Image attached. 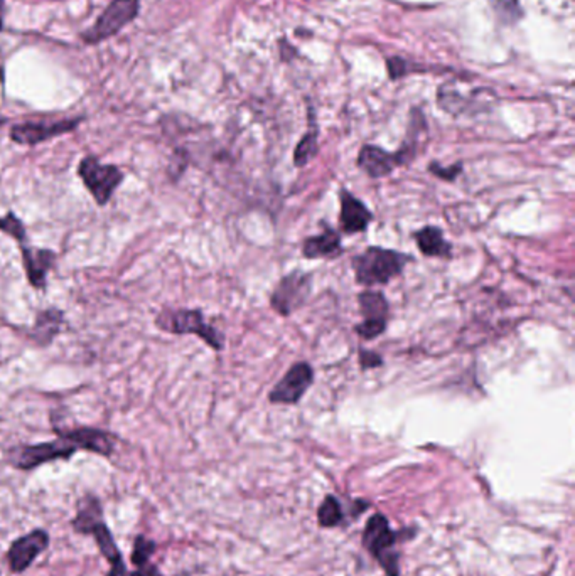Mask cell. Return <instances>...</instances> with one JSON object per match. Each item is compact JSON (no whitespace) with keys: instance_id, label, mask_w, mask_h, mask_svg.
I'll return each mask as SVG.
<instances>
[{"instance_id":"1","label":"cell","mask_w":575,"mask_h":576,"mask_svg":"<svg viewBox=\"0 0 575 576\" xmlns=\"http://www.w3.org/2000/svg\"><path fill=\"white\" fill-rule=\"evenodd\" d=\"M412 261L410 254L387 250L382 246H368L363 253L351 260L355 280L361 287H383L400 276Z\"/></svg>"},{"instance_id":"2","label":"cell","mask_w":575,"mask_h":576,"mask_svg":"<svg viewBox=\"0 0 575 576\" xmlns=\"http://www.w3.org/2000/svg\"><path fill=\"white\" fill-rule=\"evenodd\" d=\"M400 531H393L389 519L380 512L373 514L365 525L363 546L387 576H400Z\"/></svg>"},{"instance_id":"3","label":"cell","mask_w":575,"mask_h":576,"mask_svg":"<svg viewBox=\"0 0 575 576\" xmlns=\"http://www.w3.org/2000/svg\"><path fill=\"white\" fill-rule=\"evenodd\" d=\"M157 327L161 331L172 332V334H193L203 339L209 347L215 351H221L224 347V338L218 329H215L211 323H206L201 310H166L157 317Z\"/></svg>"},{"instance_id":"4","label":"cell","mask_w":575,"mask_h":576,"mask_svg":"<svg viewBox=\"0 0 575 576\" xmlns=\"http://www.w3.org/2000/svg\"><path fill=\"white\" fill-rule=\"evenodd\" d=\"M312 293V275L295 270L282 276L273 288L271 307L282 317H288L307 304Z\"/></svg>"},{"instance_id":"5","label":"cell","mask_w":575,"mask_h":576,"mask_svg":"<svg viewBox=\"0 0 575 576\" xmlns=\"http://www.w3.org/2000/svg\"><path fill=\"white\" fill-rule=\"evenodd\" d=\"M78 175L82 177L93 199L100 206H105L112 199L114 192L123 181V172L117 166L102 164L97 157H85L80 162Z\"/></svg>"},{"instance_id":"6","label":"cell","mask_w":575,"mask_h":576,"mask_svg":"<svg viewBox=\"0 0 575 576\" xmlns=\"http://www.w3.org/2000/svg\"><path fill=\"white\" fill-rule=\"evenodd\" d=\"M140 2L138 0H114L97 22L83 33V41L88 44L103 43L130 24L138 16Z\"/></svg>"},{"instance_id":"7","label":"cell","mask_w":575,"mask_h":576,"mask_svg":"<svg viewBox=\"0 0 575 576\" xmlns=\"http://www.w3.org/2000/svg\"><path fill=\"white\" fill-rule=\"evenodd\" d=\"M78 450H80L78 445L69 437L68 433L59 430L58 440L44 441V443L16 448L12 452V463L22 471H31V469L39 467L43 463H48L51 460L69 458Z\"/></svg>"},{"instance_id":"8","label":"cell","mask_w":575,"mask_h":576,"mask_svg":"<svg viewBox=\"0 0 575 576\" xmlns=\"http://www.w3.org/2000/svg\"><path fill=\"white\" fill-rule=\"evenodd\" d=\"M358 306L363 321L355 325V332L363 340H373L385 334L389 327V300L382 292L365 290L358 295Z\"/></svg>"},{"instance_id":"9","label":"cell","mask_w":575,"mask_h":576,"mask_svg":"<svg viewBox=\"0 0 575 576\" xmlns=\"http://www.w3.org/2000/svg\"><path fill=\"white\" fill-rule=\"evenodd\" d=\"M415 151L408 145H404L397 152H387L378 145H363L358 153L356 166L363 170L372 179L387 177L393 170L412 160Z\"/></svg>"},{"instance_id":"10","label":"cell","mask_w":575,"mask_h":576,"mask_svg":"<svg viewBox=\"0 0 575 576\" xmlns=\"http://www.w3.org/2000/svg\"><path fill=\"white\" fill-rule=\"evenodd\" d=\"M314 383V370L309 362H295L272 388L269 401L273 405H297Z\"/></svg>"},{"instance_id":"11","label":"cell","mask_w":575,"mask_h":576,"mask_svg":"<svg viewBox=\"0 0 575 576\" xmlns=\"http://www.w3.org/2000/svg\"><path fill=\"white\" fill-rule=\"evenodd\" d=\"M339 228L344 235H358L365 233L372 224L373 213L366 204L353 196L348 189H341L339 192Z\"/></svg>"},{"instance_id":"12","label":"cell","mask_w":575,"mask_h":576,"mask_svg":"<svg viewBox=\"0 0 575 576\" xmlns=\"http://www.w3.org/2000/svg\"><path fill=\"white\" fill-rule=\"evenodd\" d=\"M80 119L59 120L54 123H22L11 130V138L20 145H37L52 136H65L80 125Z\"/></svg>"},{"instance_id":"13","label":"cell","mask_w":575,"mask_h":576,"mask_svg":"<svg viewBox=\"0 0 575 576\" xmlns=\"http://www.w3.org/2000/svg\"><path fill=\"white\" fill-rule=\"evenodd\" d=\"M50 546V536L43 529H35L33 533L22 536L18 541L12 542L7 559L11 564V570L16 573H22L28 570L46 548Z\"/></svg>"},{"instance_id":"14","label":"cell","mask_w":575,"mask_h":576,"mask_svg":"<svg viewBox=\"0 0 575 576\" xmlns=\"http://www.w3.org/2000/svg\"><path fill=\"white\" fill-rule=\"evenodd\" d=\"M22 263L28 273V280L31 282L33 287L41 290L46 288V280L48 273L54 265L56 254L51 250H43V248H33V246H22Z\"/></svg>"},{"instance_id":"15","label":"cell","mask_w":575,"mask_h":576,"mask_svg":"<svg viewBox=\"0 0 575 576\" xmlns=\"http://www.w3.org/2000/svg\"><path fill=\"white\" fill-rule=\"evenodd\" d=\"M303 254L307 260H336L343 254V243L338 231L324 224L322 233L316 237H305Z\"/></svg>"},{"instance_id":"16","label":"cell","mask_w":575,"mask_h":576,"mask_svg":"<svg viewBox=\"0 0 575 576\" xmlns=\"http://www.w3.org/2000/svg\"><path fill=\"white\" fill-rule=\"evenodd\" d=\"M69 437L78 445L80 450H88L98 455H112L115 448V437L98 430V428H90V426H80L75 430L67 432Z\"/></svg>"},{"instance_id":"17","label":"cell","mask_w":575,"mask_h":576,"mask_svg":"<svg viewBox=\"0 0 575 576\" xmlns=\"http://www.w3.org/2000/svg\"><path fill=\"white\" fill-rule=\"evenodd\" d=\"M414 239L423 256L429 258H451L453 245L444 237L437 226H425L414 233Z\"/></svg>"},{"instance_id":"18","label":"cell","mask_w":575,"mask_h":576,"mask_svg":"<svg viewBox=\"0 0 575 576\" xmlns=\"http://www.w3.org/2000/svg\"><path fill=\"white\" fill-rule=\"evenodd\" d=\"M63 321H65L63 312L56 308H48L37 315L35 327L29 332V338L41 346H48L61 331Z\"/></svg>"},{"instance_id":"19","label":"cell","mask_w":575,"mask_h":576,"mask_svg":"<svg viewBox=\"0 0 575 576\" xmlns=\"http://www.w3.org/2000/svg\"><path fill=\"white\" fill-rule=\"evenodd\" d=\"M309 120H311V128L301 138V142L297 144L295 152H294V164H295V167H305L318 155V151H319V145H318V127L314 123L312 112L309 115Z\"/></svg>"},{"instance_id":"20","label":"cell","mask_w":575,"mask_h":576,"mask_svg":"<svg viewBox=\"0 0 575 576\" xmlns=\"http://www.w3.org/2000/svg\"><path fill=\"white\" fill-rule=\"evenodd\" d=\"M88 534H93L95 536V540H97V544H98L103 557L110 561V564H117V563L123 561L122 555H120L119 548H117V544L114 541V536H112L110 529L103 523V519L93 525Z\"/></svg>"},{"instance_id":"21","label":"cell","mask_w":575,"mask_h":576,"mask_svg":"<svg viewBox=\"0 0 575 576\" xmlns=\"http://www.w3.org/2000/svg\"><path fill=\"white\" fill-rule=\"evenodd\" d=\"M343 521H344V512L338 497L333 494L326 495L318 509V523L321 527L329 529V527H338Z\"/></svg>"},{"instance_id":"22","label":"cell","mask_w":575,"mask_h":576,"mask_svg":"<svg viewBox=\"0 0 575 576\" xmlns=\"http://www.w3.org/2000/svg\"><path fill=\"white\" fill-rule=\"evenodd\" d=\"M490 2L496 18L505 24H515L524 16L518 0H490Z\"/></svg>"},{"instance_id":"23","label":"cell","mask_w":575,"mask_h":576,"mask_svg":"<svg viewBox=\"0 0 575 576\" xmlns=\"http://www.w3.org/2000/svg\"><path fill=\"white\" fill-rule=\"evenodd\" d=\"M155 544L151 540H146L144 536H137L136 542H134V553H132V561L136 566L146 564L149 563V559L153 557Z\"/></svg>"},{"instance_id":"24","label":"cell","mask_w":575,"mask_h":576,"mask_svg":"<svg viewBox=\"0 0 575 576\" xmlns=\"http://www.w3.org/2000/svg\"><path fill=\"white\" fill-rule=\"evenodd\" d=\"M0 231H4L9 237H16L18 241H22L26 237V228L22 221L12 213H9L5 218H0Z\"/></svg>"},{"instance_id":"25","label":"cell","mask_w":575,"mask_h":576,"mask_svg":"<svg viewBox=\"0 0 575 576\" xmlns=\"http://www.w3.org/2000/svg\"><path fill=\"white\" fill-rule=\"evenodd\" d=\"M429 170L439 177V179H444L447 183H453L456 181L457 177L462 174V164H456V166H449V167H444V166H439L437 162H432L429 166Z\"/></svg>"},{"instance_id":"26","label":"cell","mask_w":575,"mask_h":576,"mask_svg":"<svg viewBox=\"0 0 575 576\" xmlns=\"http://www.w3.org/2000/svg\"><path fill=\"white\" fill-rule=\"evenodd\" d=\"M382 366H383V359H382V356L378 353L366 351V349H359V368L363 371L376 370V368H382Z\"/></svg>"},{"instance_id":"27","label":"cell","mask_w":575,"mask_h":576,"mask_svg":"<svg viewBox=\"0 0 575 576\" xmlns=\"http://www.w3.org/2000/svg\"><path fill=\"white\" fill-rule=\"evenodd\" d=\"M130 576H162L159 573V570L154 566L153 563H146V564H140L137 566L136 573H132Z\"/></svg>"},{"instance_id":"28","label":"cell","mask_w":575,"mask_h":576,"mask_svg":"<svg viewBox=\"0 0 575 576\" xmlns=\"http://www.w3.org/2000/svg\"><path fill=\"white\" fill-rule=\"evenodd\" d=\"M106 576H127V568H125L123 561L117 563V564H112V570L108 572Z\"/></svg>"},{"instance_id":"29","label":"cell","mask_w":575,"mask_h":576,"mask_svg":"<svg viewBox=\"0 0 575 576\" xmlns=\"http://www.w3.org/2000/svg\"><path fill=\"white\" fill-rule=\"evenodd\" d=\"M4 27V0H0V31Z\"/></svg>"},{"instance_id":"30","label":"cell","mask_w":575,"mask_h":576,"mask_svg":"<svg viewBox=\"0 0 575 576\" xmlns=\"http://www.w3.org/2000/svg\"><path fill=\"white\" fill-rule=\"evenodd\" d=\"M4 121H5V119H4V117H2V115H0V123H4Z\"/></svg>"}]
</instances>
